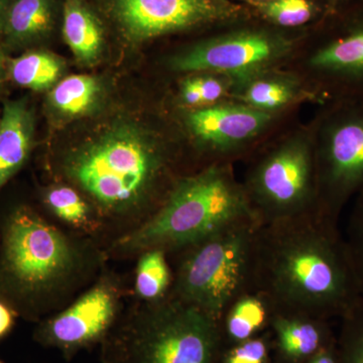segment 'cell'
<instances>
[{
  "mask_svg": "<svg viewBox=\"0 0 363 363\" xmlns=\"http://www.w3.org/2000/svg\"><path fill=\"white\" fill-rule=\"evenodd\" d=\"M250 7L259 20L289 30L314 26L326 14L321 0H272Z\"/></svg>",
  "mask_w": 363,
  "mask_h": 363,
  "instance_id": "19",
  "label": "cell"
},
{
  "mask_svg": "<svg viewBox=\"0 0 363 363\" xmlns=\"http://www.w3.org/2000/svg\"><path fill=\"white\" fill-rule=\"evenodd\" d=\"M118 290L104 279L58 316L45 328V335L60 347L78 348L102 337L111 327L118 308Z\"/></svg>",
  "mask_w": 363,
  "mask_h": 363,
  "instance_id": "13",
  "label": "cell"
},
{
  "mask_svg": "<svg viewBox=\"0 0 363 363\" xmlns=\"http://www.w3.org/2000/svg\"><path fill=\"white\" fill-rule=\"evenodd\" d=\"M279 350L293 360L311 358L323 348L331 346L325 321L311 318L272 314Z\"/></svg>",
  "mask_w": 363,
  "mask_h": 363,
  "instance_id": "16",
  "label": "cell"
},
{
  "mask_svg": "<svg viewBox=\"0 0 363 363\" xmlns=\"http://www.w3.org/2000/svg\"><path fill=\"white\" fill-rule=\"evenodd\" d=\"M272 314L342 318L362 300L338 222L317 210L260 223L253 250L252 289Z\"/></svg>",
  "mask_w": 363,
  "mask_h": 363,
  "instance_id": "1",
  "label": "cell"
},
{
  "mask_svg": "<svg viewBox=\"0 0 363 363\" xmlns=\"http://www.w3.org/2000/svg\"><path fill=\"white\" fill-rule=\"evenodd\" d=\"M164 167L159 143L135 126H116L67 159L72 181L104 211L123 214L140 207Z\"/></svg>",
  "mask_w": 363,
  "mask_h": 363,
  "instance_id": "3",
  "label": "cell"
},
{
  "mask_svg": "<svg viewBox=\"0 0 363 363\" xmlns=\"http://www.w3.org/2000/svg\"><path fill=\"white\" fill-rule=\"evenodd\" d=\"M317 211L338 222L363 190V99L332 101L314 133Z\"/></svg>",
  "mask_w": 363,
  "mask_h": 363,
  "instance_id": "6",
  "label": "cell"
},
{
  "mask_svg": "<svg viewBox=\"0 0 363 363\" xmlns=\"http://www.w3.org/2000/svg\"><path fill=\"white\" fill-rule=\"evenodd\" d=\"M52 23V0H11L2 33L11 45H30L51 32Z\"/></svg>",
  "mask_w": 363,
  "mask_h": 363,
  "instance_id": "17",
  "label": "cell"
},
{
  "mask_svg": "<svg viewBox=\"0 0 363 363\" xmlns=\"http://www.w3.org/2000/svg\"><path fill=\"white\" fill-rule=\"evenodd\" d=\"M101 96V85L90 75H72L52 88L49 104L62 116H84L96 106Z\"/></svg>",
  "mask_w": 363,
  "mask_h": 363,
  "instance_id": "20",
  "label": "cell"
},
{
  "mask_svg": "<svg viewBox=\"0 0 363 363\" xmlns=\"http://www.w3.org/2000/svg\"><path fill=\"white\" fill-rule=\"evenodd\" d=\"M225 32L203 40L174 57V71L214 74L236 82L252 78L291 52L302 30H289L255 16L225 26Z\"/></svg>",
  "mask_w": 363,
  "mask_h": 363,
  "instance_id": "5",
  "label": "cell"
},
{
  "mask_svg": "<svg viewBox=\"0 0 363 363\" xmlns=\"http://www.w3.org/2000/svg\"><path fill=\"white\" fill-rule=\"evenodd\" d=\"M111 13L124 37L133 43L221 28L253 16L250 6L231 0H111Z\"/></svg>",
  "mask_w": 363,
  "mask_h": 363,
  "instance_id": "11",
  "label": "cell"
},
{
  "mask_svg": "<svg viewBox=\"0 0 363 363\" xmlns=\"http://www.w3.org/2000/svg\"><path fill=\"white\" fill-rule=\"evenodd\" d=\"M267 351L266 341L250 338L229 351L223 363H266Z\"/></svg>",
  "mask_w": 363,
  "mask_h": 363,
  "instance_id": "28",
  "label": "cell"
},
{
  "mask_svg": "<svg viewBox=\"0 0 363 363\" xmlns=\"http://www.w3.org/2000/svg\"><path fill=\"white\" fill-rule=\"evenodd\" d=\"M255 217L229 224L191 245L177 272L173 296L221 321L252 289Z\"/></svg>",
  "mask_w": 363,
  "mask_h": 363,
  "instance_id": "4",
  "label": "cell"
},
{
  "mask_svg": "<svg viewBox=\"0 0 363 363\" xmlns=\"http://www.w3.org/2000/svg\"><path fill=\"white\" fill-rule=\"evenodd\" d=\"M228 78L214 74H196L184 79L180 87L182 104L190 108H201L218 104L225 96Z\"/></svg>",
  "mask_w": 363,
  "mask_h": 363,
  "instance_id": "24",
  "label": "cell"
},
{
  "mask_svg": "<svg viewBox=\"0 0 363 363\" xmlns=\"http://www.w3.org/2000/svg\"><path fill=\"white\" fill-rule=\"evenodd\" d=\"M9 1H4L0 0V32H2L4 28V18H6V13L7 6H9Z\"/></svg>",
  "mask_w": 363,
  "mask_h": 363,
  "instance_id": "32",
  "label": "cell"
},
{
  "mask_svg": "<svg viewBox=\"0 0 363 363\" xmlns=\"http://www.w3.org/2000/svg\"><path fill=\"white\" fill-rule=\"evenodd\" d=\"M225 330L228 337L240 343L252 338L272 318L266 298L248 292L240 296L225 313Z\"/></svg>",
  "mask_w": 363,
  "mask_h": 363,
  "instance_id": "22",
  "label": "cell"
},
{
  "mask_svg": "<svg viewBox=\"0 0 363 363\" xmlns=\"http://www.w3.org/2000/svg\"><path fill=\"white\" fill-rule=\"evenodd\" d=\"M14 315L7 306L0 302V337L6 335L13 326Z\"/></svg>",
  "mask_w": 363,
  "mask_h": 363,
  "instance_id": "29",
  "label": "cell"
},
{
  "mask_svg": "<svg viewBox=\"0 0 363 363\" xmlns=\"http://www.w3.org/2000/svg\"><path fill=\"white\" fill-rule=\"evenodd\" d=\"M274 113L242 104H216L192 109L186 123L198 143L216 152H234L269 128Z\"/></svg>",
  "mask_w": 363,
  "mask_h": 363,
  "instance_id": "12",
  "label": "cell"
},
{
  "mask_svg": "<svg viewBox=\"0 0 363 363\" xmlns=\"http://www.w3.org/2000/svg\"><path fill=\"white\" fill-rule=\"evenodd\" d=\"M298 88V83L291 77L267 75L264 72L238 82L235 96L240 104L274 113L297 99Z\"/></svg>",
  "mask_w": 363,
  "mask_h": 363,
  "instance_id": "18",
  "label": "cell"
},
{
  "mask_svg": "<svg viewBox=\"0 0 363 363\" xmlns=\"http://www.w3.org/2000/svg\"><path fill=\"white\" fill-rule=\"evenodd\" d=\"M63 35L81 65L96 63L104 48V28L84 0H65Z\"/></svg>",
  "mask_w": 363,
  "mask_h": 363,
  "instance_id": "15",
  "label": "cell"
},
{
  "mask_svg": "<svg viewBox=\"0 0 363 363\" xmlns=\"http://www.w3.org/2000/svg\"><path fill=\"white\" fill-rule=\"evenodd\" d=\"M255 217L229 166L208 167L172 189L159 211L117 242L124 252L185 250L229 224Z\"/></svg>",
  "mask_w": 363,
  "mask_h": 363,
  "instance_id": "2",
  "label": "cell"
},
{
  "mask_svg": "<svg viewBox=\"0 0 363 363\" xmlns=\"http://www.w3.org/2000/svg\"><path fill=\"white\" fill-rule=\"evenodd\" d=\"M172 284L166 252L150 250L143 252L138 260L135 277V292L138 297L149 303L166 297Z\"/></svg>",
  "mask_w": 363,
  "mask_h": 363,
  "instance_id": "23",
  "label": "cell"
},
{
  "mask_svg": "<svg viewBox=\"0 0 363 363\" xmlns=\"http://www.w3.org/2000/svg\"><path fill=\"white\" fill-rule=\"evenodd\" d=\"M351 1H354V0H321L322 4H324L325 9H326V13H331V11L337 9L338 7L350 4Z\"/></svg>",
  "mask_w": 363,
  "mask_h": 363,
  "instance_id": "31",
  "label": "cell"
},
{
  "mask_svg": "<svg viewBox=\"0 0 363 363\" xmlns=\"http://www.w3.org/2000/svg\"><path fill=\"white\" fill-rule=\"evenodd\" d=\"M63 72V62L52 52L30 51L13 60L9 66L11 80L33 91L52 89Z\"/></svg>",
  "mask_w": 363,
  "mask_h": 363,
  "instance_id": "21",
  "label": "cell"
},
{
  "mask_svg": "<svg viewBox=\"0 0 363 363\" xmlns=\"http://www.w3.org/2000/svg\"><path fill=\"white\" fill-rule=\"evenodd\" d=\"M339 363H363V300L342 318Z\"/></svg>",
  "mask_w": 363,
  "mask_h": 363,
  "instance_id": "26",
  "label": "cell"
},
{
  "mask_svg": "<svg viewBox=\"0 0 363 363\" xmlns=\"http://www.w3.org/2000/svg\"><path fill=\"white\" fill-rule=\"evenodd\" d=\"M4 72H6V59H4V52L0 50V81L4 78Z\"/></svg>",
  "mask_w": 363,
  "mask_h": 363,
  "instance_id": "33",
  "label": "cell"
},
{
  "mask_svg": "<svg viewBox=\"0 0 363 363\" xmlns=\"http://www.w3.org/2000/svg\"><path fill=\"white\" fill-rule=\"evenodd\" d=\"M45 203L62 221L79 228L89 226V205L73 188L56 186L49 189L45 195Z\"/></svg>",
  "mask_w": 363,
  "mask_h": 363,
  "instance_id": "25",
  "label": "cell"
},
{
  "mask_svg": "<svg viewBox=\"0 0 363 363\" xmlns=\"http://www.w3.org/2000/svg\"><path fill=\"white\" fill-rule=\"evenodd\" d=\"M355 197L357 200L351 212L344 240L350 253L360 297L363 300V190Z\"/></svg>",
  "mask_w": 363,
  "mask_h": 363,
  "instance_id": "27",
  "label": "cell"
},
{
  "mask_svg": "<svg viewBox=\"0 0 363 363\" xmlns=\"http://www.w3.org/2000/svg\"><path fill=\"white\" fill-rule=\"evenodd\" d=\"M150 304L131 338L130 363H216L219 320L173 295Z\"/></svg>",
  "mask_w": 363,
  "mask_h": 363,
  "instance_id": "8",
  "label": "cell"
},
{
  "mask_svg": "<svg viewBox=\"0 0 363 363\" xmlns=\"http://www.w3.org/2000/svg\"><path fill=\"white\" fill-rule=\"evenodd\" d=\"M0 363H2L1 362H0Z\"/></svg>",
  "mask_w": 363,
  "mask_h": 363,
  "instance_id": "36",
  "label": "cell"
},
{
  "mask_svg": "<svg viewBox=\"0 0 363 363\" xmlns=\"http://www.w3.org/2000/svg\"><path fill=\"white\" fill-rule=\"evenodd\" d=\"M307 363H339L337 353L334 350L333 345L328 346L313 355Z\"/></svg>",
  "mask_w": 363,
  "mask_h": 363,
  "instance_id": "30",
  "label": "cell"
},
{
  "mask_svg": "<svg viewBox=\"0 0 363 363\" xmlns=\"http://www.w3.org/2000/svg\"><path fill=\"white\" fill-rule=\"evenodd\" d=\"M4 1H11V0H4Z\"/></svg>",
  "mask_w": 363,
  "mask_h": 363,
  "instance_id": "35",
  "label": "cell"
},
{
  "mask_svg": "<svg viewBox=\"0 0 363 363\" xmlns=\"http://www.w3.org/2000/svg\"><path fill=\"white\" fill-rule=\"evenodd\" d=\"M309 66L332 101L363 99V0L327 13L309 28Z\"/></svg>",
  "mask_w": 363,
  "mask_h": 363,
  "instance_id": "10",
  "label": "cell"
},
{
  "mask_svg": "<svg viewBox=\"0 0 363 363\" xmlns=\"http://www.w3.org/2000/svg\"><path fill=\"white\" fill-rule=\"evenodd\" d=\"M78 259L65 234L30 210H16L7 220L4 271L23 292L40 295L56 288L75 271Z\"/></svg>",
  "mask_w": 363,
  "mask_h": 363,
  "instance_id": "9",
  "label": "cell"
},
{
  "mask_svg": "<svg viewBox=\"0 0 363 363\" xmlns=\"http://www.w3.org/2000/svg\"><path fill=\"white\" fill-rule=\"evenodd\" d=\"M243 187L262 223L317 210L314 135L298 133L272 147L255 164Z\"/></svg>",
  "mask_w": 363,
  "mask_h": 363,
  "instance_id": "7",
  "label": "cell"
},
{
  "mask_svg": "<svg viewBox=\"0 0 363 363\" xmlns=\"http://www.w3.org/2000/svg\"><path fill=\"white\" fill-rule=\"evenodd\" d=\"M33 131L35 118L26 101H6L0 118V189L30 156Z\"/></svg>",
  "mask_w": 363,
  "mask_h": 363,
  "instance_id": "14",
  "label": "cell"
},
{
  "mask_svg": "<svg viewBox=\"0 0 363 363\" xmlns=\"http://www.w3.org/2000/svg\"><path fill=\"white\" fill-rule=\"evenodd\" d=\"M245 1H247L248 6H255V4H266L272 0H245Z\"/></svg>",
  "mask_w": 363,
  "mask_h": 363,
  "instance_id": "34",
  "label": "cell"
}]
</instances>
